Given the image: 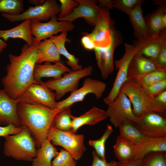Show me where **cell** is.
I'll use <instances>...</instances> for the list:
<instances>
[{"label": "cell", "instance_id": "obj_1", "mask_svg": "<svg viewBox=\"0 0 166 166\" xmlns=\"http://www.w3.org/2000/svg\"><path fill=\"white\" fill-rule=\"evenodd\" d=\"M40 41L34 38L32 45H23L19 55L9 54L10 62L6 66V74L2 78V83L3 89L11 98H18L31 84H40L34 79L33 74Z\"/></svg>", "mask_w": 166, "mask_h": 166}, {"label": "cell", "instance_id": "obj_2", "mask_svg": "<svg viewBox=\"0 0 166 166\" xmlns=\"http://www.w3.org/2000/svg\"><path fill=\"white\" fill-rule=\"evenodd\" d=\"M59 111L38 103L18 102L17 113L19 124L28 128L37 148L47 139L53 118Z\"/></svg>", "mask_w": 166, "mask_h": 166}, {"label": "cell", "instance_id": "obj_3", "mask_svg": "<svg viewBox=\"0 0 166 166\" xmlns=\"http://www.w3.org/2000/svg\"><path fill=\"white\" fill-rule=\"evenodd\" d=\"M3 152L17 160L32 161L37 152L35 141L26 126L19 133L4 136Z\"/></svg>", "mask_w": 166, "mask_h": 166}, {"label": "cell", "instance_id": "obj_4", "mask_svg": "<svg viewBox=\"0 0 166 166\" xmlns=\"http://www.w3.org/2000/svg\"><path fill=\"white\" fill-rule=\"evenodd\" d=\"M47 139L53 145L60 146L68 152L75 160H79L86 150L84 136L70 131H64L51 127Z\"/></svg>", "mask_w": 166, "mask_h": 166}, {"label": "cell", "instance_id": "obj_5", "mask_svg": "<svg viewBox=\"0 0 166 166\" xmlns=\"http://www.w3.org/2000/svg\"><path fill=\"white\" fill-rule=\"evenodd\" d=\"M93 69L89 66L76 70H71L65 73L63 76L57 79H51L46 82L40 80V84L46 87L51 90L56 91V100L61 99L66 93L77 89L80 80L91 75Z\"/></svg>", "mask_w": 166, "mask_h": 166}, {"label": "cell", "instance_id": "obj_6", "mask_svg": "<svg viewBox=\"0 0 166 166\" xmlns=\"http://www.w3.org/2000/svg\"><path fill=\"white\" fill-rule=\"evenodd\" d=\"M123 40L121 34L114 26L111 30V42L109 45L104 48L95 47L93 49L97 66L104 79H107L114 71V50L121 43Z\"/></svg>", "mask_w": 166, "mask_h": 166}, {"label": "cell", "instance_id": "obj_7", "mask_svg": "<svg viewBox=\"0 0 166 166\" xmlns=\"http://www.w3.org/2000/svg\"><path fill=\"white\" fill-rule=\"evenodd\" d=\"M60 7V5L56 0H47L42 5L29 7L26 10L19 14L12 15L1 13V15L11 22L31 19L40 22L47 21L59 14Z\"/></svg>", "mask_w": 166, "mask_h": 166}, {"label": "cell", "instance_id": "obj_8", "mask_svg": "<svg viewBox=\"0 0 166 166\" xmlns=\"http://www.w3.org/2000/svg\"><path fill=\"white\" fill-rule=\"evenodd\" d=\"M124 46L125 52L123 57L114 61L118 71L112 88L109 94L103 99L104 102L108 105L113 102L117 98L122 85L127 80L129 65L132 59L137 53L133 45L125 43Z\"/></svg>", "mask_w": 166, "mask_h": 166}, {"label": "cell", "instance_id": "obj_9", "mask_svg": "<svg viewBox=\"0 0 166 166\" xmlns=\"http://www.w3.org/2000/svg\"><path fill=\"white\" fill-rule=\"evenodd\" d=\"M74 28L72 22L58 21L57 16L52 17L49 21L42 22L36 19L30 20V28L31 35L40 41L49 38L59 32L72 31Z\"/></svg>", "mask_w": 166, "mask_h": 166}, {"label": "cell", "instance_id": "obj_10", "mask_svg": "<svg viewBox=\"0 0 166 166\" xmlns=\"http://www.w3.org/2000/svg\"><path fill=\"white\" fill-rule=\"evenodd\" d=\"M106 87V84L102 81L90 78H86L82 87L72 92L66 98L57 102L55 109L59 111L70 107L76 102L82 101L85 96L89 93L93 94L96 98L99 99L102 97Z\"/></svg>", "mask_w": 166, "mask_h": 166}, {"label": "cell", "instance_id": "obj_11", "mask_svg": "<svg viewBox=\"0 0 166 166\" xmlns=\"http://www.w3.org/2000/svg\"><path fill=\"white\" fill-rule=\"evenodd\" d=\"M120 91L127 96L132 104V113L136 117H138L151 111L150 104L152 98L148 95L141 87L135 82L127 79L122 85Z\"/></svg>", "mask_w": 166, "mask_h": 166}, {"label": "cell", "instance_id": "obj_12", "mask_svg": "<svg viewBox=\"0 0 166 166\" xmlns=\"http://www.w3.org/2000/svg\"><path fill=\"white\" fill-rule=\"evenodd\" d=\"M106 111L111 123L116 128L124 122H134L138 119L132 113L130 101L121 91L114 101L108 105Z\"/></svg>", "mask_w": 166, "mask_h": 166}, {"label": "cell", "instance_id": "obj_13", "mask_svg": "<svg viewBox=\"0 0 166 166\" xmlns=\"http://www.w3.org/2000/svg\"><path fill=\"white\" fill-rule=\"evenodd\" d=\"M134 125L147 136L166 137V119L162 115L153 111L145 113L138 117Z\"/></svg>", "mask_w": 166, "mask_h": 166}, {"label": "cell", "instance_id": "obj_14", "mask_svg": "<svg viewBox=\"0 0 166 166\" xmlns=\"http://www.w3.org/2000/svg\"><path fill=\"white\" fill-rule=\"evenodd\" d=\"M115 21L110 15L109 9L101 8V12L94 28L89 33L86 32L93 41L95 47L104 48L108 46L111 42V30L115 26Z\"/></svg>", "mask_w": 166, "mask_h": 166}, {"label": "cell", "instance_id": "obj_15", "mask_svg": "<svg viewBox=\"0 0 166 166\" xmlns=\"http://www.w3.org/2000/svg\"><path fill=\"white\" fill-rule=\"evenodd\" d=\"M19 98V101L38 103L52 109H55L57 102L55 93L40 84H31Z\"/></svg>", "mask_w": 166, "mask_h": 166}, {"label": "cell", "instance_id": "obj_16", "mask_svg": "<svg viewBox=\"0 0 166 166\" xmlns=\"http://www.w3.org/2000/svg\"><path fill=\"white\" fill-rule=\"evenodd\" d=\"M78 6L75 8L69 16L58 21H65L72 22L75 20L83 18L89 24L94 26L100 15L101 8L97 5L95 0H77Z\"/></svg>", "mask_w": 166, "mask_h": 166}, {"label": "cell", "instance_id": "obj_17", "mask_svg": "<svg viewBox=\"0 0 166 166\" xmlns=\"http://www.w3.org/2000/svg\"><path fill=\"white\" fill-rule=\"evenodd\" d=\"M19 98H10L3 89L0 90V126H7L13 124L20 126L17 113V106Z\"/></svg>", "mask_w": 166, "mask_h": 166}, {"label": "cell", "instance_id": "obj_18", "mask_svg": "<svg viewBox=\"0 0 166 166\" xmlns=\"http://www.w3.org/2000/svg\"><path fill=\"white\" fill-rule=\"evenodd\" d=\"M161 69H166L158 65L151 58L145 57L137 53L132 59L128 68L127 78L134 81L152 71Z\"/></svg>", "mask_w": 166, "mask_h": 166}, {"label": "cell", "instance_id": "obj_19", "mask_svg": "<svg viewBox=\"0 0 166 166\" xmlns=\"http://www.w3.org/2000/svg\"><path fill=\"white\" fill-rule=\"evenodd\" d=\"M166 42V31L158 36H148L138 41L133 45L137 53L151 58L154 61L163 44Z\"/></svg>", "mask_w": 166, "mask_h": 166}, {"label": "cell", "instance_id": "obj_20", "mask_svg": "<svg viewBox=\"0 0 166 166\" xmlns=\"http://www.w3.org/2000/svg\"><path fill=\"white\" fill-rule=\"evenodd\" d=\"M108 117L106 111L93 107L79 117L72 115V128L70 131L76 133L82 126L85 124L95 125Z\"/></svg>", "mask_w": 166, "mask_h": 166}, {"label": "cell", "instance_id": "obj_21", "mask_svg": "<svg viewBox=\"0 0 166 166\" xmlns=\"http://www.w3.org/2000/svg\"><path fill=\"white\" fill-rule=\"evenodd\" d=\"M49 63L46 62L43 65L35 64L33 74L35 80L39 81L41 78L45 77H51L54 79H58L61 77L63 74L72 70L60 61L54 64Z\"/></svg>", "mask_w": 166, "mask_h": 166}, {"label": "cell", "instance_id": "obj_22", "mask_svg": "<svg viewBox=\"0 0 166 166\" xmlns=\"http://www.w3.org/2000/svg\"><path fill=\"white\" fill-rule=\"evenodd\" d=\"M0 38L6 42L9 38H19L23 40L28 45H32L34 38L31 34L30 20H24L18 26L6 30H0Z\"/></svg>", "mask_w": 166, "mask_h": 166}, {"label": "cell", "instance_id": "obj_23", "mask_svg": "<svg viewBox=\"0 0 166 166\" xmlns=\"http://www.w3.org/2000/svg\"><path fill=\"white\" fill-rule=\"evenodd\" d=\"M155 152H166V137H154L147 136L137 144L136 154L134 159L142 160L147 154Z\"/></svg>", "mask_w": 166, "mask_h": 166}, {"label": "cell", "instance_id": "obj_24", "mask_svg": "<svg viewBox=\"0 0 166 166\" xmlns=\"http://www.w3.org/2000/svg\"><path fill=\"white\" fill-rule=\"evenodd\" d=\"M40 42L38 46V55L36 64L45 62L55 63L60 62V55L50 38H45Z\"/></svg>", "mask_w": 166, "mask_h": 166}, {"label": "cell", "instance_id": "obj_25", "mask_svg": "<svg viewBox=\"0 0 166 166\" xmlns=\"http://www.w3.org/2000/svg\"><path fill=\"white\" fill-rule=\"evenodd\" d=\"M128 15L137 40L140 41L148 37L149 29L143 16L141 5L135 7Z\"/></svg>", "mask_w": 166, "mask_h": 166}, {"label": "cell", "instance_id": "obj_26", "mask_svg": "<svg viewBox=\"0 0 166 166\" xmlns=\"http://www.w3.org/2000/svg\"><path fill=\"white\" fill-rule=\"evenodd\" d=\"M67 32L61 33L58 35L53 36L50 37L57 47L60 55L65 56L67 60L65 61L68 65L72 68V70L74 71L82 68L81 65L79 64V59L73 54L69 53L65 46L66 42L70 43L71 40L67 37Z\"/></svg>", "mask_w": 166, "mask_h": 166}, {"label": "cell", "instance_id": "obj_27", "mask_svg": "<svg viewBox=\"0 0 166 166\" xmlns=\"http://www.w3.org/2000/svg\"><path fill=\"white\" fill-rule=\"evenodd\" d=\"M47 139L37 150L36 156L33 159L31 166H52V160L59 152Z\"/></svg>", "mask_w": 166, "mask_h": 166}, {"label": "cell", "instance_id": "obj_28", "mask_svg": "<svg viewBox=\"0 0 166 166\" xmlns=\"http://www.w3.org/2000/svg\"><path fill=\"white\" fill-rule=\"evenodd\" d=\"M114 152L119 162H124L135 157L137 144L123 138L120 135L113 146Z\"/></svg>", "mask_w": 166, "mask_h": 166}, {"label": "cell", "instance_id": "obj_29", "mask_svg": "<svg viewBox=\"0 0 166 166\" xmlns=\"http://www.w3.org/2000/svg\"><path fill=\"white\" fill-rule=\"evenodd\" d=\"M165 13L166 7L165 4L160 6L155 11L144 18L149 29V36H158L164 31L162 28V20Z\"/></svg>", "mask_w": 166, "mask_h": 166}, {"label": "cell", "instance_id": "obj_30", "mask_svg": "<svg viewBox=\"0 0 166 166\" xmlns=\"http://www.w3.org/2000/svg\"><path fill=\"white\" fill-rule=\"evenodd\" d=\"M132 121H126L119 127L120 136L136 144L141 143L146 138L134 125Z\"/></svg>", "mask_w": 166, "mask_h": 166}, {"label": "cell", "instance_id": "obj_31", "mask_svg": "<svg viewBox=\"0 0 166 166\" xmlns=\"http://www.w3.org/2000/svg\"><path fill=\"white\" fill-rule=\"evenodd\" d=\"M72 115L70 107L61 109L54 116L51 127L62 131H70L72 128Z\"/></svg>", "mask_w": 166, "mask_h": 166}, {"label": "cell", "instance_id": "obj_32", "mask_svg": "<svg viewBox=\"0 0 166 166\" xmlns=\"http://www.w3.org/2000/svg\"><path fill=\"white\" fill-rule=\"evenodd\" d=\"M166 79V69H161L148 73L132 81L142 87Z\"/></svg>", "mask_w": 166, "mask_h": 166}, {"label": "cell", "instance_id": "obj_33", "mask_svg": "<svg viewBox=\"0 0 166 166\" xmlns=\"http://www.w3.org/2000/svg\"><path fill=\"white\" fill-rule=\"evenodd\" d=\"M24 10L22 0H0V13L10 15L20 14Z\"/></svg>", "mask_w": 166, "mask_h": 166}, {"label": "cell", "instance_id": "obj_34", "mask_svg": "<svg viewBox=\"0 0 166 166\" xmlns=\"http://www.w3.org/2000/svg\"><path fill=\"white\" fill-rule=\"evenodd\" d=\"M113 132L112 126L108 124L105 132L100 138L96 140H90L89 142V145L94 148L97 155L105 160H106L105 156L106 142Z\"/></svg>", "mask_w": 166, "mask_h": 166}, {"label": "cell", "instance_id": "obj_35", "mask_svg": "<svg viewBox=\"0 0 166 166\" xmlns=\"http://www.w3.org/2000/svg\"><path fill=\"white\" fill-rule=\"evenodd\" d=\"M142 160L143 166H166V152H151L146 154Z\"/></svg>", "mask_w": 166, "mask_h": 166}, {"label": "cell", "instance_id": "obj_36", "mask_svg": "<svg viewBox=\"0 0 166 166\" xmlns=\"http://www.w3.org/2000/svg\"><path fill=\"white\" fill-rule=\"evenodd\" d=\"M144 0H112L113 7H115L129 15L133 8L141 5Z\"/></svg>", "mask_w": 166, "mask_h": 166}, {"label": "cell", "instance_id": "obj_37", "mask_svg": "<svg viewBox=\"0 0 166 166\" xmlns=\"http://www.w3.org/2000/svg\"><path fill=\"white\" fill-rule=\"evenodd\" d=\"M151 111L157 113L163 116L166 113V90L152 98L150 104Z\"/></svg>", "mask_w": 166, "mask_h": 166}, {"label": "cell", "instance_id": "obj_38", "mask_svg": "<svg viewBox=\"0 0 166 166\" xmlns=\"http://www.w3.org/2000/svg\"><path fill=\"white\" fill-rule=\"evenodd\" d=\"M52 166H76L75 160L66 150L61 149L52 162Z\"/></svg>", "mask_w": 166, "mask_h": 166}, {"label": "cell", "instance_id": "obj_39", "mask_svg": "<svg viewBox=\"0 0 166 166\" xmlns=\"http://www.w3.org/2000/svg\"><path fill=\"white\" fill-rule=\"evenodd\" d=\"M60 11L57 18H64L69 15L73 9L79 5L77 0H60Z\"/></svg>", "mask_w": 166, "mask_h": 166}, {"label": "cell", "instance_id": "obj_40", "mask_svg": "<svg viewBox=\"0 0 166 166\" xmlns=\"http://www.w3.org/2000/svg\"><path fill=\"white\" fill-rule=\"evenodd\" d=\"M142 87L150 97L153 98L166 90V79Z\"/></svg>", "mask_w": 166, "mask_h": 166}, {"label": "cell", "instance_id": "obj_41", "mask_svg": "<svg viewBox=\"0 0 166 166\" xmlns=\"http://www.w3.org/2000/svg\"><path fill=\"white\" fill-rule=\"evenodd\" d=\"M23 127L24 126L17 127L13 124L6 126H0V136L17 134L23 129Z\"/></svg>", "mask_w": 166, "mask_h": 166}, {"label": "cell", "instance_id": "obj_42", "mask_svg": "<svg viewBox=\"0 0 166 166\" xmlns=\"http://www.w3.org/2000/svg\"><path fill=\"white\" fill-rule=\"evenodd\" d=\"M93 160L92 166H116L117 162L113 160L108 162L99 157L94 151H93Z\"/></svg>", "mask_w": 166, "mask_h": 166}, {"label": "cell", "instance_id": "obj_43", "mask_svg": "<svg viewBox=\"0 0 166 166\" xmlns=\"http://www.w3.org/2000/svg\"><path fill=\"white\" fill-rule=\"evenodd\" d=\"M155 61L159 65L166 68V42L163 44L161 47Z\"/></svg>", "mask_w": 166, "mask_h": 166}, {"label": "cell", "instance_id": "obj_44", "mask_svg": "<svg viewBox=\"0 0 166 166\" xmlns=\"http://www.w3.org/2000/svg\"><path fill=\"white\" fill-rule=\"evenodd\" d=\"M81 34L82 37L81 39V42L84 47L89 50L93 49L95 46L91 38L86 32H83Z\"/></svg>", "mask_w": 166, "mask_h": 166}, {"label": "cell", "instance_id": "obj_45", "mask_svg": "<svg viewBox=\"0 0 166 166\" xmlns=\"http://www.w3.org/2000/svg\"><path fill=\"white\" fill-rule=\"evenodd\" d=\"M116 166H143V164L142 160L133 158L125 161H118Z\"/></svg>", "mask_w": 166, "mask_h": 166}, {"label": "cell", "instance_id": "obj_46", "mask_svg": "<svg viewBox=\"0 0 166 166\" xmlns=\"http://www.w3.org/2000/svg\"><path fill=\"white\" fill-rule=\"evenodd\" d=\"M97 1L102 8L106 7L109 9L113 8L112 0H98Z\"/></svg>", "mask_w": 166, "mask_h": 166}, {"label": "cell", "instance_id": "obj_47", "mask_svg": "<svg viewBox=\"0 0 166 166\" xmlns=\"http://www.w3.org/2000/svg\"><path fill=\"white\" fill-rule=\"evenodd\" d=\"M44 0H29L28 2L35 6H38L43 4L45 2Z\"/></svg>", "mask_w": 166, "mask_h": 166}, {"label": "cell", "instance_id": "obj_48", "mask_svg": "<svg viewBox=\"0 0 166 166\" xmlns=\"http://www.w3.org/2000/svg\"><path fill=\"white\" fill-rule=\"evenodd\" d=\"M7 46L6 42L4 41L0 38V53H2Z\"/></svg>", "mask_w": 166, "mask_h": 166}, {"label": "cell", "instance_id": "obj_49", "mask_svg": "<svg viewBox=\"0 0 166 166\" xmlns=\"http://www.w3.org/2000/svg\"><path fill=\"white\" fill-rule=\"evenodd\" d=\"M162 28L163 31H166V13L163 16L162 20Z\"/></svg>", "mask_w": 166, "mask_h": 166}]
</instances>
